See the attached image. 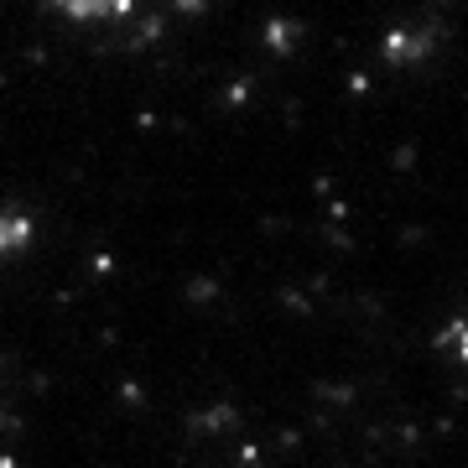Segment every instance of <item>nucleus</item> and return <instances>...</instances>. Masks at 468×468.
<instances>
[{
    "label": "nucleus",
    "instance_id": "2",
    "mask_svg": "<svg viewBox=\"0 0 468 468\" xmlns=\"http://www.w3.org/2000/svg\"><path fill=\"white\" fill-rule=\"evenodd\" d=\"M52 11H63V16H120V11H131V0H52Z\"/></svg>",
    "mask_w": 468,
    "mask_h": 468
},
{
    "label": "nucleus",
    "instance_id": "1",
    "mask_svg": "<svg viewBox=\"0 0 468 468\" xmlns=\"http://www.w3.org/2000/svg\"><path fill=\"white\" fill-rule=\"evenodd\" d=\"M32 239H37V218H27L21 208L0 214V261H16L21 250H32Z\"/></svg>",
    "mask_w": 468,
    "mask_h": 468
}]
</instances>
